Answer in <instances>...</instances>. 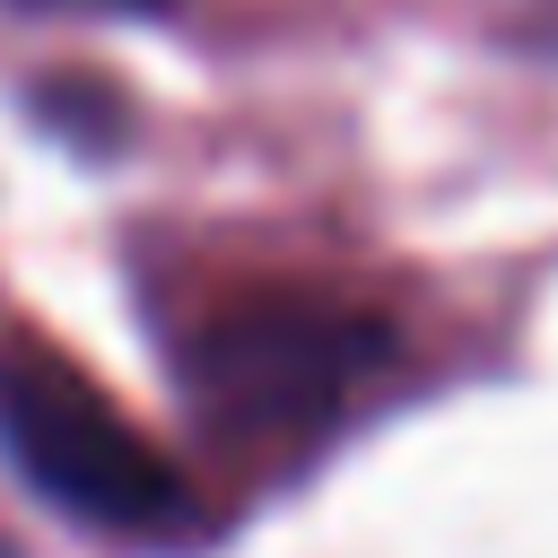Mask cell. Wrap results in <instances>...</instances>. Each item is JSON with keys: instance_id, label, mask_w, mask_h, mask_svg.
Wrapping results in <instances>:
<instances>
[{"instance_id": "7a4b0ae2", "label": "cell", "mask_w": 558, "mask_h": 558, "mask_svg": "<svg viewBox=\"0 0 558 558\" xmlns=\"http://www.w3.org/2000/svg\"><path fill=\"white\" fill-rule=\"evenodd\" d=\"M375 331L323 305H235L201 349H192V384L209 401V418L227 427H305L323 418L366 366H375Z\"/></svg>"}, {"instance_id": "6da1fadb", "label": "cell", "mask_w": 558, "mask_h": 558, "mask_svg": "<svg viewBox=\"0 0 558 558\" xmlns=\"http://www.w3.org/2000/svg\"><path fill=\"white\" fill-rule=\"evenodd\" d=\"M0 453L9 471L96 532H174L183 480L166 453L52 349L0 340Z\"/></svg>"}, {"instance_id": "3957f363", "label": "cell", "mask_w": 558, "mask_h": 558, "mask_svg": "<svg viewBox=\"0 0 558 558\" xmlns=\"http://www.w3.org/2000/svg\"><path fill=\"white\" fill-rule=\"evenodd\" d=\"M9 9H52V17H122V9H157V0H9Z\"/></svg>"}]
</instances>
